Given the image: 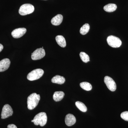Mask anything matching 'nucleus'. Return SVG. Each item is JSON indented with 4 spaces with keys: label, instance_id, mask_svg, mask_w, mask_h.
I'll use <instances>...</instances> for the list:
<instances>
[{
    "label": "nucleus",
    "instance_id": "7",
    "mask_svg": "<svg viewBox=\"0 0 128 128\" xmlns=\"http://www.w3.org/2000/svg\"><path fill=\"white\" fill-rule=\"evenodd\" d=\"M13 111L11 106L8 104L4 105L2 108L1 114V118L2 119H5L9 118L13 114Z\"/></svg>",
    "mask_w": 128,
    "mask_h": 128
},
{
    "label": "nucleus",
    "instance_id": "9",
    "mask_svg": "<svg viewBox=\"0 0 128 128\" xmlns=\"http://www.w3.org/2000/svg\"><path fill=\"white\" fill-rule=\"evenodd\" d=\"M26 29L25 28H16L12 32V35L14 38H19L26 33Z\"/></svg>",
    "mask_w": 128,
    "mask_h": 128
},
{
    "label": "nucleus",
    "instance_id": "8",
    "mask_svg": "<svg viewBox=\"0 0 128 128\" xmlns=\"http://www.w3.org/2000/svg\"><path fill=\"white\" fill-rule=\"evenodd\" d=\"M45 55V52L43 48H39L32 54V58L33 60H37L41 59Z\"/></svg>",
    "mask_w": 128,
    "mask_h": 128
},
{
    "label": "nucleus",
    "instance_id": "15",
    "mask_svg": "<svg viewBox=\"0 0 128 128\" xmlns=\"http://www.w3.org/2000/svg\"><path fill=\"white\" fill-rule=\"evenodd\" d=\"M64 96V93L62 91L56 92L53 95V99L55 102L61 100Z\"/></svg>",
    "mask_w": 128,
    "mask_h": 128
},
{
    "label": "nucleus",
    "instance_id": "12",
    "mask_svg": "<svg viewBox=\"0 0 128 128\" xmlns=\"http://www.w3.org/2000/svg\"><path fill=\"white\" fill-rule=\"evenodd\" d=\"M63 16L61 14H58L54 17L51 20V22L53 25L58 26L61 24L63 21Z\"/></svg>",
    "mask_w": 128,
    "mask_h": 128
},
{
    "label": "nucleus",
    "instance_id": "2",
    "mask_svg": "<svg viewBox=\"0 0 128 128\" xmlns=\"http://www.w3.org/2000/svg\"><path fill=\"white\" fill-rule=\"evenodd\" d=\"M47 114L44 112H41L36 114L34 118V123L35 125H40V126H44L47 122Z\"/></svg>",
    "mask_w": 128,
    "mask_h": 128
},
{
    "label": "nucleus",
    "instance_id": "5",
    "mask_svg": "<svg viewBox=\"0 0 128 128\" xmlns=\"http://www.w3.org/2000/svg\"><path fill=\"white\" fill-rule=\"evenodd\" d=\"M107 41L108 45L112 48H119L122 44V42L119 38L112 35L108 37Z\"/></svg>",
    "mask_w": 128,
    "mask_h": 128
},
{
    "label": "nucleus",
    "instance_id": "24",
    "mask_svg": "<svg viewBox=\"0 0 128 128\" xmlns=\"http://www.w3.org/2000/svg\"><path fill=\"white\" fill-rule=\"evenodd\" d=\"M32 122H34V120H32Z\"/></svg>",
    "mask_w": 128,
    "mask_h": 128
},
{
    "label": "nucleus",
    "instance_id": "11",
    "mask_svg": "<svg viewBox=\"0 0 128 128\" xmlns=\"http://www.w3.org/2000/svg\"><path fill=\"white\" fill-rule=\"evenodd\" d=\"M76 119L75 117L72 114H67L65 118V122L67 126H71L76 123Z\"/></svg>",
    "mask_w": 128,
    "mask_h": 128
},
{
    "label": "nucleus",
    "instance_id": "6",
    "mask_svg": "<svg viewBox=\"0 0 128 128\" xmlns=\"http://www.w3.org/2000/svg\"><path fill=\"white\" fill-rule=\"evenodd\" d=\"M104 82L108 88L112 92L115 91L116 89V85L114 80L109 76H105L104 79Z\"/></svg>",
    "mask_w": 128,
    "mask_h": 128
},
{
    "label": "nucleus",
    "instance_id": "16",
    "mask_svg": "<svg viewBox=\"0 0 128 128\" xmlns=\"http://www.w3.org/2000/svg\"><path fill=\"white\" fill-rule=\"evenodd\" d=\"M117 8V6L115 4H108L104 7V9L108 12H112L116 10Z\"/></svg>",
    "mask_w": 128,
    "mask_h": 128
},
{
    "label": "nucleus",
    "instance_id": "21",
    "mask_svg": "<svg viewBox=\"0 0 128 128\" xmlns=\"http://www.w3.org/2000/svg\"><path fill=\"white\" fill-rule=\"evenodd\" d=\"M120 116L122 119L128 121V111L123 112L121 114Z\"/></svg>",
    "mask_w": 128,
    "mask_h": 128
},
{
    "label": "nucleus",
    "instance_id": "17",
    "mask_svg": "<svg viewBox=\"0 0 128 128\" xmlns=\"http://www.w3.org/2000/svg\"><path fill=\"white\" fill-rule=\"evenodd\" d=\"M75 104L76 107L82 112H86L87 111V108L86 106L81 102L79 101L76 102Z\"/></svg>",
    "mask_w": 128,
    "mask_h": 128
},
{
    "label": "nucleus",
    "instance_id": "10",
    "mask_svg": "<svg viewBox=\"0 0 128 128\" xmlns=\"http://www.w3.org/2000/svg\"><path fill=\"white\" fill-rule=\"evenodd\" d=\"M10 61L8 58H5L0 61V72L7 70L10 66Z\"/></svg>",
    "mask_w": 128,
    "mask_h": 128
},
{
    "label": "nucleus",
    "instance_id": "23",
    "mask_svg": "<svg viewBox=\"0 0 128 128\" xmlns=\"http://www.w3.org/2000/svg\"><path fill=\"white\" fill-rule=\"evenodd\" d=\"M3 49V46H2V44H0V52H1Z\"/></svg>",
    "mask_w": 128,
    "mask_h": 128
},
{
    "label": "nucleus",
    "instance_id": "20",
    "mask_svg": "<svg viewBox=\"0 0 128 128\" xmlns=\"http://www.w3.org/2000/svg\"><path fill=\"white\" fill-rule=\"evenodd\" d=\"M80 55L82 60L84 63H87L90 61L89 56L86 53L82 52H81Z\"/></svg>",
    "mask_w": 128,
    "mask_h": 128
},
{
    "label": "nucleus",
    "instance_id": "13",
    "mask_svg": "<svg viewBox=\"0 0 128 128\" xmlns=\"http://www.w3.org/2000/svg\"><path fill=\"white\" fill-rule=\"evenodd\" d=\"M65 81V79L64 77L59 75L55 76L51 80V82L53 83H56L59 84H64Z\"/></svg>",
    "mask_w": 128,
    "mask_h": 128
},
{
    "label": "nucleus",
    "instance_id": "22",
    "mask_svg": "<svg viewBox=\"0 0 128 128\" xmlns=\"http://www.w3.org/2000/svg\"><path fill=\"white\" fill-rule=\"evenodd\" d=\"M8 128H17L14 124H10L8 126Z\"/></svg>",
    "mask_w": 128,
    "mask_h": 128
},
{
    "label": "nucleus",
    "instance_id": "19",
    "mask_svg": "<svg viewBox=\"0 0 128 128\" xmlns=\"http://www.w3.org/2000/svg\"><path fill=\"white\" fill-rule=\"evenodd\" d=\"M90 29V25L88 24H86L83 25L80 30V34L82 35H85L89 32Z\"/></svg>",
    "mask_w": 128,
    "mask_h": 128
},
{
    "label": "nucleus",
    "instance_id": "14",
    "mask_svg": "<svg viewBox=\"0 0 128 128\" xmlns=\"http://www.w3.org/2000/svg\"><path fill=\"white\" fill-rule=\"evenodd\" d=\"M56 40L57 44L62 48H65L66 46V41L64 36L61 35H58L56 37Z\"/></svg>",
    "mask_w": 128,
    "mask_h": 128
},
{
    "label": "nucleus",
    "instance_id": "4",
    "mask_svg": "<svg viewBox=\"0 0 128 128\" xmlns=\"http://www.w3.org/2000/svg\"><path fill=\"white\" fill-rule=\"evenodd\" d=\"M44 71L41 69L34 70L28 74L27 79L29 80L33 81L38 80L43 75Z\"/></svg>",
    "mask_w": 128,
    "mask_h": 128
},
{
    "label": "nucleus",
    "instance_id": "3",
    "mask_svg": "<svg viewBox=\"0 0 128 128\" xmlns=\"http://www.w3.org/2000/svg\"><path fill=\"white\" fill-rule=\"evenodd\" d=\"M34 6L33 5L30 4H25L21 6L18 12L21 16H26L32 14L34 12Z\"/></svg>",
    "mask_w": 128,
    "mask_h": 128
},
{
    "label": "nucleus",
    "instance_id": "18",
    "mask_svg": "<svg viewBox=\"0 0 128 128\" xmlns=\"http://www.w3.org/2000/svg\"><path fill=\"white\" fill-rule=\"evenodd\" d=\"M80 86L82 89L86 91H90L92 88V85L89 82H81L80 84Z\"/></svg>",
    "mask_w": 128,
    "mask_h": 128
},
{
    "label": "nucleus",
    "instance_id": "1",
    "mask_svg": "<svg viewBox=\"0 0 128 128\" xmlns=\"http://www.w3.org/2000/svg\"><path fill=\"white\" fill-rule=\"evenodd\" d=\"M40 99V95L35 93L31 94L28 98V108L30 110H33L37 106Z\"/></svg>",
    "mask_w": 128,
    "mask_h": 128
}]
</instances>
